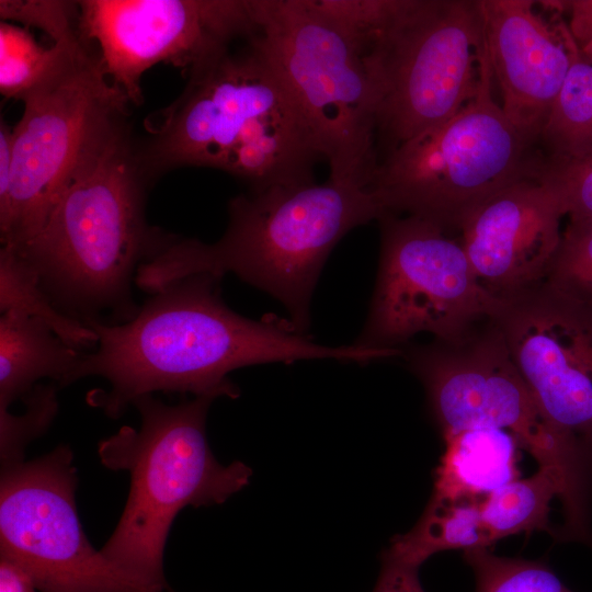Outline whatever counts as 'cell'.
<instances>
[{
	"instance_id": "cell-1",
	"label": "cell",
	"mask_w": 592,
	"mask_h": 592,
	"mask_svg": "<svg viewBox=\"0 0 592 592\" xmlns=\"http://www.w3.org/2000/svg\"><path fill=\"white\" fill-rule=\"evenodd\" d=\"M220 281L210 273L193 274L151 294L127 322L87 323L98 344L83 353L73 382L98 376L110 384L109 391L91 390L89 405L117 419L137 398L156 391L236 399L240 390L228 374L244 366L390 357L387 350L353 343L318 344L291 320L274 315L246 318L225 304Z\"/></svg>"
},
{
	"instance_id": "cell-2",
	"label": "cell",
	"mask_w": 592,
	"mask_h": 592,
	"mask_svg": "<svg viewBox=\"0 0 592 592\" xmlns=\"http://www.w3.org/2000/svg\"><path fill=\"white\" fill-rule=\"evenodd\" d=\"M124 116L83 157L37 235L11 248L53 305L83 325L132 320L140 307L132 291L139 266L177 236L146 221L149 180Z\"/></svg>"
},
{
	"instance_id": "cell-3",
	"label": "cell",
	"mask_w": 592,
	"mask_h": 592,
	"mask_svg": "<svg viewBox=\"0 0 592 592\" xmlns=\"http://www.w3.org/2000/svg\"><path fill=\"white\" fill-rule=\"evenodd\" d=\"M147 130L136 155L149 181L181 167H207L260 192L315 183L321 158L254 33L191 76L182 94L148 119Z\"/></svg>"
},
{
	"instance_id": "cell-4",
	"label": "cell",
	"mask_w": 592,
	"mask_h": 592,
	"mask_svg": "<svg viewBox=\"0 0 592 592\" xmlns=\"http://www.w3.org/2000/svg\"><path fill=\"white\" fill-rule=\"evenodd\" d=\"M213 398L167 405L152 395L133 406L138 430L124 425L99 443L101 463L130 477L127 501L111 537L100 550L114 566L161 592H173L163 573V551L173 520L187 505L225 502L250 482L242 462L220 464L206 436Z\"/></svg>"
},
{
	"instance_id": "cell-5",
	"label": "cell",
	"mask_w": 592,
	"mask_h": 592,
	"mask_svg": "<svg viewBox=\"0 0 592 592\" xmlns=\"http://www.w3.org/2000/svg\"><path fill=\"white\" fill-rule=\"evenodd\" d=\"M386 210L368 187L328 180L280 185L229 201L223 237L203 242L201 273H234L281 301L306 333L310 301L334 246L353 228Z\"/></svg>"
},
{
	"instance_id": "cell-6",
	"label": "cell",
	"mask_w": 592,
	"mask_h": 592,
	"mask_svg": "<svg viewBox=\"0 0 592 592\" xmlns=\"http://www.w3.org/2000/svg\"><path fill=\"white\" fill-rule=\"evenodd\" d=\"M254 36L286 84L329 180L368 187L377 91L352 43L306 0H253Z\"/></svg>"
},
{
	"instance_id": "cell-7",
	"label": "cell",
	"mask_w": 592,
	"mask_h": 592,
	"mask_svg": "<svg viewBox=\"0 0 592 592\" xmlns=\"http://www.w3.org/2000/svg\"><path fill=\"white\" fill-rule=\"evenodd\" d=\"M492 79L488 57L469 102L378 161L368 190L386 213L459 230L479 204L531 177L536 152L494 101Z\"/></svg>"
},
{
	"instance_id": "cell-8",
	"label": "cell",
	"mask_w": 592,
	"mask_h": 592,
	"mask_svg": "<svg viewBox=\"0 0 592 592\" xmlns=\"http://www.w3.org/2000/svg\"><path fill=\"white\" fill-rule=\"evenodd\" d=\"M401 350V357L424 386L443 435L471 429L513 434L539 467L561 474L563 527L578 533L589 526L592 482L545 419L494 320L459 343L433 340Z\"/></svg>"
},
{
	"instance_id": "cell-9",
	"label": "cell",
	"mask_w": 592,
	"mask_h": 592,
	"mask_svg": "<svg viewBox=\"0 0 592 592\" xmlns=\"http://www.w3.org/2000/svg\"><path fill=\"white\" fill-rule=\"evenodd\" d=\"M487 60L480 0H411L365 59L378 159L454 116L477 93Z\"/></svg>"
},
{
	"instance_id": "cell-10",
	"label": "cell",
	"mask_w": 592,
	"mask_h": 592,
	"mask_svg": "<svg viewBox=\"0 0 592 592\" xmlns=\"http://www.w3.org/2000/svg\"><path fill=\"white\" fill-rule=\"evenodd\" d=\"M378 221V273L355 345L401 350L424 332L459 343L497 317L503 300L479 283L460 241L414 216L387 213Z\"/></svg>"
},
{
	"instance_id": "cell-11",
	"label": "cell",
	"mask_w": 592,
	"mask_h": 592,
	"mask_svg": "<svg viewBox=\"0 0 592 592\" xmlns=\"http://www.w3.org/2000/svg\"><path fill=\"white\" fill-rule=\"evenodd\" d=\"M23 103L11 134L10 187L0 198L1 246L14 249L42 229L76 168L102 132L127 114L129 101L91 52Z\"/></svg>"
},
{
	"instance_id": "cell-12",
	"label": "cell",
	"mask_w": 592,
	"mask_h": 592,
	"mask_svg": "<svg viewBox=\"0 0 592 592\" xmlns=\"http://www.w3.org/2000/svg\"><path fill=\"white\" fill-rule=\"evenodd\" d=\"M69 446L1 468L0 556L41 592H161L107 560L89 543L76 508Z\"/></svg>"
},
{
	"instance_id": "cell-13",
	"label": "cell",
	"mask_w": 592,
	"mask_h": 592,
	"mask_svg": "<svg viewBox=\"0 0 592 592\" xmlns=\"http://www.w3.org/2000/svg\"><path fill=\"white\" fill-rule=\"evenodd\" d=\"M78 8L82 39L135 105L152 66L171 65L190 78L257 31L253 0H83Z\"/></svg>"
},
{
	"instance_id": "cell-14",
	"label": "cell",
	"mask_w": 592,
	"mask_h": 592,
	"mask_svg": "<svg viewBox=\"0 0 592 592\" xmlns=\"http://www.w3.org/2000/svg\"><path fill=\"white\" fill-rule=\"evenodd\" d=\"M545 419L592 479V310L545 281L493 319Z\"/></svg>"
},
{
	"instance_id": "cell-15",
	"label": "cell",
	"mask_w": 592,
	"mask_h": 592,
	"mask_svg": "<svg viewBox=\"0 0 592 592\" xmlns=\"http://www.w3.org/2000/svg\"><path fill=\"white\" fill-rule=\"evenodd\" d=\"M566 215L556 193L533 177L500 190L463 221L460 243L474 273L504 300L546 280Z\"/></svg>"
},
{
	"instance_id": "cell-16",
	"label": "cell",
	"mask_w": 592,
	"mask_h": 592,
	"mask_svg": "<svg viewBox=\"0 0 592 592\" xmlns=\"http://www.w3.org/2000/svg\"><path fill=\"white\" fill-rule=\"evenodd\" d=\"M533 0H480L486 45L502 111L532 146L579 50L566 26L551 27Z\"/></svg>"
},
{
	"instance_id": "cell-17",
	"label": "cell",
	"mask_w": 592,
	"mask_h": 592,
	"mask_svg": "<svg viewBox=\"0 0 592 592\" xmlns=\"http://www.w3.org/2000/svg\"><path fill=\"white\" fill-rule=\"evenodd\" d=\"M84 352L42 320L13 311L0 314V411L23 400L42 379L59 388L73 384Z\"/></svg>"
},
{
	"instance_id": "cell-18",
	"label": "cell",
	"mask_w": 592,
	"mask_h": 592,
	"mask_svg": "<svg viewBox=\"0 0 592 592\" xmlns=\"http://www.w3.org/2000/svg\"><path fill=\"white\" fill-rule=\"evenodd\" d=\"M434 494L483 500L517 479L516 437L503 430L471 429L445 434Z\"/></svg>"
},
{
	"instance_id": "cell-19",
	"label": "cell",
	"mask_w": 592,
	"mask_h": 592,
	"mask_svg": "<svg viewBox=\"0 0 592 592\" xmlns=\"http://www.w3.org/2000/svg\"><path fill=\"white\" fill-rule=\"evenodd\" d=\"M481 502L433 493L417 524L395 536L384 553L420 568L437 553L488 548L497 539L482 519Z\"/></svg>"
},
{
	"instance_id": "cell-20",
	"label": "cell",
	"mask_w": 592,
	"mask_h": 592,
	"mask_svg": "<svg viewBox=\"0 0 592 592\" xmlns=\"http://www.w3.org/2000/svg\"><path fill=\"white\" fill-rule=\"evenodd\" d=\"M92 50L86 42L76 45L54 43L45 47L26 29L1 21L0 92L23 102L60 78Z\"/></svg>"
},
{
	"instance_id": "cell-21",
	"label": "cell",
	"mask_w": 592,
	"mask_h": 592,
	"mask_svg": "<svg viewBox=\"0 0 592 592\" xmlns=\"http://www.w3.org/2000/svg\"><path fill=\"white\" fill-rule=\"evenodd\" d=\"M561 504L566 483L551 467H538L531 477L515 479L489 493L481 502L482 519L494 538L532 531L554 534L549 522L553 500Z\"/></svg>"
},
{
	"instance_id": "cell-22",
	"label": "cell",
	"mask_w": 592,
	"mask_h": 592,
	"mask_svg": "<svg viewBox=\"0 0 592 592\" xmlns=\"http://www.w3.org/2000/svg\"><path fill=\"white\" fill-rule=\"evenodd\" d=\"M538 143L545 156H592V62L580 49L553 104Z\"/></svg>"
},
{
	"instance_id": "cell-23",
	"label": "cell",
	"mask_w": 592,
	"mask_h": 592,
	"mask_svg": "<svg viewBox=\"0 0 592 592\" xmlns=\"http://www.w3.org/2000/svg\"><path fill=\"white\" fill-rule=\"evenodd\" d=\"M13 311L47 323L66 343L79 350H93L96 333L62 315L39 286L26 262L11 248L0 249V312Z\"/></svg>"
},
{
	"instance_id": "cell-24",
	"label": "cell",
	"mask_w": 592,
	"mask_h": 592,
	"mask_svg": "<svg viewBox=\"0 0 592 592\" xmlns=\"http://www.w3.org/2000/svg\"><path fill=\"white\" fill-rule=\"evenodd\" d=\"M475 592H573L544 562L501 557L479 548L464 551Z\"/></svg>"
},
{
	"instance_id": "cell-25",
	"label": "cell",
	"mask_w": 592,
	"mask_h": 592,
	"mask_svg": "<svg viewBox=\"0 0 592 592\" xmlns=\"http://www.w3.org/2000/svg\"><path fill=\"white\" fill-rule=\"evenodd\" d=\"M545 282L592 310V218H569Z\"/></svg>"
},
{
	"instance_id": "cell-26",
	"label": "cell",
	"mask_w": 592,
	"mask_h": 592,
	"mask_svg": "<svg viewBox=\"0 0 592 592\" xmlns=\"http://www.w3.org/2000/svg\"><path fill=\"white\" fill-rule=\"evenodd\" d=\"M58 385L53 382L39 383L22 400L25 406L23 413L0 411L1 468L23 462L29 443L49 428L58 412Z\"/></svg>"
},
{
	"instance_id": "cell-27",
	"label": "cell",
	"mask_w": 592,
	"mask_h": 592,
	"mask_svg": "<svg viewBox=\"0 0 592 592\" xmlns=\"http://www.w3.org/2000/svg\"><path fill=\"white\" fill-rule=\"evenodd\" d=\"M532 177L556 193L569 218H592V156L562 158L537 153Z\"/></svg>"
},
{
	"instance_id": "cell-28",
	"label": "cell",
	"mask_w": 592,
	"mask_h": 592,
	"mask_svg": "<svg viewBox=\"0 0 592 592\" xmlns=\"http://www.w3.org/2000/svg\"><path fill=\"white\" fill-rule=\"evenodd\" d=\"M0 15L5 22L38 27L54 43L76 45L84 42L78 24V1L1 0Z\"/></svg>"
},
{
	"instance_id": "cell-29",
	"label": "cell",
	"mask_w": 592,
	"mask_h": 592,
	"mask_svg": "<svg viewBox=\"0 0 592 592\" xmlns=\"http://www.w3.org/2000/svg\"><path fill=\"white\" fill-rule=\"evenodd\" d=\"M419 569L383 553L382 567L373 592H425L419 578Z\"/></svg>"
},
{
	"instance_id": "cell-30",
	"label": "cell",
	"mask_w": 592,
	"mask_h": 592,
	"mask_svg": "<svg viewBox=\"0 0 592 592\" xmlns=\"http://www.w3.org/2000/svg\"><path fill=\"white\" fill-rule=\"evenodd\" d=\"M566 3L570 10V34L580 48L592 38V0H576Z\"/></svg>"
},
{
	"instance_id": "cell-31",
	"label": "cell",
	"mask_w": 592,
	"mask_h": 592,
	"mask_svg": "<svg viewBox=\"0 0 592 592\" xmlns=\"http://www.w3.org/2000/svg\"><path fill=\"white\" fill-rule=\"evenodd\" d=\"M29 573L12 560L0 556V592H36Z\"/></svg>"
},
{
	"instance_id": "cell-32",
	"label": "cell",
	"mask_w": 592,
	"mask_h": 592,
	"mask_svg": "<svg viewBox=\"0 0 592 592\" xmlns=\"http://www.w3.org/2000/svg\"><path fill=\"white\" fill-rule=\"evenodd\" d=\"M579 49L583 58L592 62V38Z\"/></svg>"
}]
</instances>
